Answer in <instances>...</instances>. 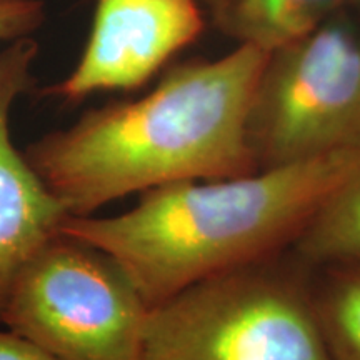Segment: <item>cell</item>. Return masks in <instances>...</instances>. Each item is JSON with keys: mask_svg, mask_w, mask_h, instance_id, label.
<instances>
[{"mask_svg": "<svg viewBox=\"0 0 360 360\" xmlns=\"http://www.w3.org/2000/svg\"><path fill=\"white\" fill-rule=\"evenodd\" d=\"M267 57L237 45L175 67L147 96L90 110L22 152L69 217L170 184L257 172L247 115Z\"/></svg>", "mask_w": 360, "mask_h": 360, "instance_id": "6da1fadb", "label": "cell"}, {"mask_svg": "<svg viewBox=\"0 0 360 360\" xmlns=\"http://www.w3.org/2000/svg\"><path fill=\"white\" fill-rule=\"evenodd\" d=\"M360 152L141 193L119 215L67 217L60 232L109 254L155 307L205 278L290 249Z\"/></svg>", "mask_w": 360, "mask_h": 360, "instance_id": "7a4b0ae2", "label": "cell"}, {"mask_svg": "<svg viewBox=\"0 0 360 360\" xmlns=\"http://www.w3.org/2000/svg\"><path fill=\"white\" fill-rule=\"evenodd\" d=\"M139 360H332L309 265L287 249L177 292L148 312Z\"/></svg>", "mask_w": 360, "mask_h": 360, "instance_id": "3957f363", "label": "cell"}, {"mask_svg": "<svg viewBox=\"0 0 360 360\" xmlns=\"http://www.w3.org/2000/svg\"><path fill=\"white\" fill-rule=\"evenodd\" d=\"M148 312L109 254L60 232L20 270L0 323L58 360H139Z\"/></svg>", "mask_w": 360, "mask_h": 360, "instance_id": "277c9868", "label": "cell"}, {"mask_svg": "<svg viewBox=\"0 0 360 360\" xmlns=\"http://www.w3.org/2000/svg\"><path fill=\"white\" fill-rule=\"evenodd\" d=\"M255 169L360 152V40L339 22L269 52L247 115Z\"/></svg>", "mask_w": 360, "mask_h": 360, "instance_id": "5b68a950", "label": "cell"}, {"mask_svg": "<svg viewBox=\"0 0 360 360\" xmlns=\"http://www.w3.org/2000/svg\"><path fill=\"white\" fill-rule=\"evenodd\" d=\"M202 29L200 0H96L92 30L77 65L44 94L80 102L105 90L141 87Z\"/></svg>", "mask_w": 360, "mask_h": 360, "instance_id": "8992f818", "label": "cell"}, {"mask_svg": "<svg viewBox=\"0 0 360 360\" xmlns=\"http://www.w3.org/2000/svg\"><path fill=\"white\" fill-rule=\"evenodd\" d=\"M39 42L22 37L0 51V310L24 265L69 217L12 142L11 114L30 84Z\"/></svg>", "mask_w": 360, "mask_h": 360, "instance_id": "52a82bcc", "label": "cell"}, {"mask_svg": "<svg viewBox=\"0 0 360 360\" xmlns=\"http://www.w3.org/2000/svg\"><path fill=\"white\" fill-rule=\"evenodd\" d=\"M215 25L237 40L272 52L304 37L337 8L360 0H204Z\"/></svg>", "mask_w": 360, "mask_h": 360, "instance_id": "ba28073f", "label": "cell"}, {"mask_svg": "<svg viewBox=\"0 0 360 360\" xmlns=\"http://www.w3.org/2000/svg\"><path fill=\"white\" fill-rule=\"evenodd\" d=\"M312 307L332 360H360V259L309 267Z\"/></svg>", "mask_w": 360, "mask_h": 360, "instance_id": "9c48e42d", "label": "cell"}, {"mask_svg": "<svg viewBox=\"0 0 360 360\" xmlns=\"http://www.w3.org/2000/svg\"><path fill=\"white\" fill-rule=\"evenodd\" d=\"M290 250L309 267L360 259V159L323 197Z\"/></svg>", "mask_w": 360, "mask_h": 360, "instance_id": "30bf717a", "label": "cell"}, {"mask_svg": "<svg viewBox=\"0 0 360 360\" xmlns=\"http://www.w3.org/2000/svg\"><path fill=\"white\" fill-rule=\"evenodd\" d=\"M44 22V0H0V42L34 37Z\"/></svg>", "mask_w": 360, "mask_h": 360, "instance_id": "8fae6325", "label": "cell"}, {"mask_svg": "<svg viewBox=\"0 0 360 360\" xmlns=\"http://www.w3.org/2000/svg\"><path fill=\"white\" fill-rule=\"evenodd\" d=\"M0 360H58L11 330H0Z\"/></svg>", "mask_w": 360, "mask_h": 360, "instance_id": "7c38bea8", "label": "cell"}]
</instances>
